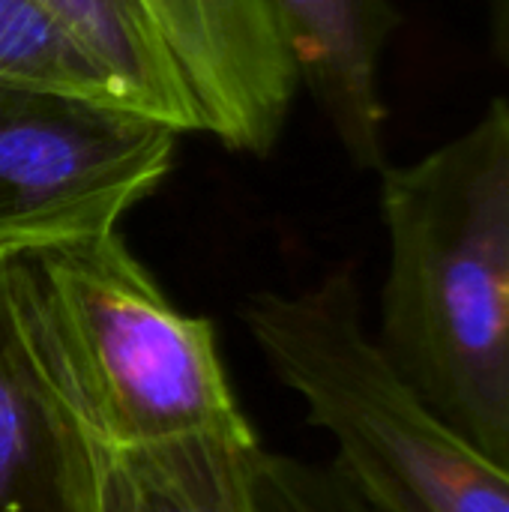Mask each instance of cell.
I'll list each match as a JSON object with an SVG mask.
<instances>
[{"instance_id":"cell-5","label":"cell","mask_w":509,"mask_h":512,"mask_svg":"<svg viewBox=\"0 0 509 512\" xmlns=\"http://www.w3.org/2000/svg\"><path fill=\"white\" fill-rule=\"evenodd\" d=\"M168 36L204 114L228 150L267 156L297 75L261 0H144Z\"/></svg>"},{"instance_id":"cell-4","label":"cell","mask_w":509,"mask_h":512,"mask_svg":"<svg viewBox=\"0 0 509 512\" xmlns=\"http://www.w3.org/2000/svg\"><path fill=\"white\" fill-rule=\"evenodd\" d=\"M177 135L123 105L0 84V255L117 231L171 171Z\"/></svg>"},{"instance_id":"cell-13","label":"cell","mask_w":509,"mask_h":512,"mask_svg":"<svg viewBox=\"0 0 509 512\" xmlns=\"http://www.w3.org/2000/svg\"><path fill=\"white\" fill-rule=\"evenodd\" d=\"M489 39L492 54L509 69V0H489Z\"/></svg>"},{"instance_id":"cell-12","label":"cell","mask_w":509,"mask_h":512,"mask_svg":"<svg viewBox=\"0 0 509 512\" xmlns=\"http://www.w3.org/2000/svg\"><path fill=\"white\" fill-rule=\"evenodd\" d=\"M96 512H180L135 453L96 444Z\"/></svg>"},{"instance_id":"cell-6","label":"cell","mask_w":509,"mask_h":512,"mask_svg":"<svg viewBox=\"0 0 509 512\" xmlns=\"http://www.w3.org/2000/svg\"><path fill=\"white\" fill-rule=\"evenodd\" d=\"M0 512H96V441L45 378L0 255Z\"/></svg>"},{"instance_id":"cell-8","label":"cell","mask_w":509,"mask_h":512,"mask_svg":"<svg viewBox=\"0 0 509 512\" xmlns=\"http://www.w3.org/2000/svg\"><path fill=\"white\" fill-rule=\"evenodd\" d=\"M117 84L129 108L174 132H207L192 84L144 0H36Z\"/></svg>"},{"instance_id":"cell-7","label":"cell","mask_w":509,"mask_h":512,"mask_svg":"<svg viewBox=\"0 0 509 512\" xmlns=\"http://www.w3.org/2000/svg\"><path fill=\"white\" fill-rule=\"evenodd\" d=\"M285 54L357 168H384L381 57L393 0H261Z\"/></svg>"},{"instance_id":"cell-11","label":"cell","mask_w":509,"mask_h":512,"mask_svg":"<svg viewBox=\"0 0 509 512\" xmlns=\"http://www.w3.org/2000/svg\"><path fill=\"white\" fill-rule=\"evenodd\" d=\"M258 512H372L336 465H318L261 447L255 462Z\"/></svg>"},{"instance_id":"cell-3","label":"cell","mask_w":509,"mask_h":512,"mask_svg":"<svg viewBox=\"0 0 509 512\" xmlns=\"http://www.w3.org/2000/svg\"><path fill=\"white\" fill-rule=\"evenodd\" d=\"M240 315L369 510L509 512V471L399 381L363 324L348 267L297 294H252Z\"/></svg>"},{"instance_id":"cell-9","label":"cell","mask_w":509,"mask_h":512,"mask_svg":"<svg viewBox=\"0 0 509 512\" xmlns=\"http://www.w3.org/2000/svg\"><path fill=\"white\" fill-rule=\"evenodd\" d=\"M0 84L129 108L117 84L36 0H0Z\"/></svg>"},{"instance_id":"cell-2","label":"cell","mask_w":509,"mask_h":512,"mask_svg":"<svg viewBox=\"0 0 509 512\" xmlns=\"http://www.w3.org/2000/svg\"><path fill=\"white\" fill-rule=\"evenodd\" d=\"M9 276L45 378L99 447L252 432L213 324L180 312L120 231L12 252Z\"/></svg>"},{"instance_id":"cell-10","label":"cell","mask_w":509,"mask_h":512,"mask_svg":"<svg viewBox=\"0 0 509 512\" xmlns=\"http://www.w3.org/2000/svg\"><path fill=\"white\" fill-rule=\"evenodd\" d=\"M261 444L249 435H192L135 450L180 512H258L255 462Z\"/></svg>"},{"instance_id":"cell-1","label":"cell","mask_w":509,"mask_h":512,"mask_svg":"<svg viewBox=\"0 0 509 512\" xmlns=\"http://www.w3.org/2000/svg\"><path fill=\"white\" fill-rule=\"evenodd\" d=\"M390 264L378 351L450 429L509 471V102L381 168Z\"/></svg>"}]
</instances>
